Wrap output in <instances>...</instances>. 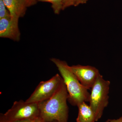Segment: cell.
I'll return each instance as SVG.
<instances>
[{
    "label": "cell",
    "mask_w": 122,
    "mask_h": 122,
    "mask_svg": "<svg viewBox=\"0 0 122 122\" xmlns=\"http://www.w3.org/2000/svg\"><path fill=\"white\" fill-rule=\"evenodd\" d=\"M69 94L64 81L53 96L38 103L39 116L46 122H68Z\"/></svg>",
    "instance_id": "obj_1"
},
{
    "label": "cell",
    "mask_w": 122,
    "mask_h": 122,
    "mask_svg": "<svg viewBox=\"0 0 122 122\" xmlns=\"http://www.w3.org/2000/svg\"><path fill=\"white\" fill-rule=\"evenodd\" d=\"M50 60L57 66L63 79L69 94L68 100L70 103L77 106L84 102H89L90 93L81 84L67 62L54 58Z\"/></svg>",
    "instance_id": "obj_2"
},
{
    "label": "cell",
    "mask_w": 122,
    "mask_h": 122,
    "mask_svg": "<svg viewBox=\"0 0 122 122\" xmlns=\"http://www.w3.org/2000/svg\"><path fill=\"white\" fill-rule=\"evenodd\" d=\"M110 85V81L104 79L100 74L91 88L89 102L95 114L96 122L102 117L104 109L109 104Z\"/></svg>",
    "instance_id": "obj_3"
},
{
    "label": "cell",
    "mask_w": 122,
    "mask_h": 122,
    "mask_svg": "<svg viewBox=\"0 0 122 122\" xmlns=\"http://www.w3.org/2000/svg\"><path fill=\"white\" fill-rule=\"evenodd\" d=\"M39 116L38 103H27L22 100L16 101L10 109L0 118L7 122L24 119H34Z\"/></svg>",
    "instance_id": "obj_4"
},
{
    "label": "cell",
    "mask_w": 122,
    "mask_h": 122,
    "mask_svg": "<svg viewBox=\"0 0 122 122\" xmlns=\"http://www.w3.org/2000/svg\"><path fill=\"white\" fill-rule=\"evenodd\" d=\"M63 82L61 76L58 74L48 81H42L25 102L38 103L50 98L56 93Z\"/></svg>",
    "instance_id": "obj_5"
},
{
    "label": "cell",
    "mask_w": 122,
    "mask_h": 122,
    "mask_svg": "<svg viewBox=\"0 0 122 122\" xmlns=\"http://www.w3.org/2000/svg\"><path fill=\"white\" fill-rule=\"evenodd\" d=\"M81 84L87 90L91 89L100 74L95 67L78 65L70 66Z\"/></svg>",
    "instance_id": "obj_6"
},
{
    "label": "cell",
    "mask_w": 122,
    "mask_h": 122,
    "mask_svg": "<svg viewBox=\"0 0 122 122\" xmlns=\"http://www.w3.org/2000/svg\"><path fill=\"white\" fill-rule=\"evenodd\" d=\"M20 35L18 22H15L11 18L0 19V37L18 41Z\"/></svg>",
    "instance_id": "obj_7"
},
{
    "label": "cell",
    "mask_w": 122,
    "mask_h": 122,
    "mask_svg": "<svg viewBox=\"0 0 122 122\" xmlns=\"http://www.w3.org/2000/svg\"><path fill=\"white\" fill-rule=\"evenodd\" d=\"M8 10L11 19L18 22L19 18L23 17L25 14L27 6L25 0H3Z\"/></svg>",
    "instance_id": "obj_8"
},
{
    "label": "cell",
    "mask_w": 122,
    "mask_h": 122,
    "mask_svg": "<svg viewBox=\"0 0 122 122\" xmlns=\"http://www.w3.org/2000/svg\"><path fill=\"white\" fill-rule=\"evenodd\" d=\"M83 102L78 105V113L77 122H95V114L90 105Z\"/></svg>",
    "instance_id": "obj_9"
},
{
    "label": "cell",
    "mask_w": 122,
    "mask_h": 122,
    "mask_svg": "<svg viewBox=\"0 0 122 122\" xmlns=\"http://www.w3.org/2000/svg\"><path fill=\"white\" fill-rule=\"evenodd\" d=\"M37 1L49 2L52 4V8L54 13L58 14L62 10V0H37Z\"/></svg>",
    "instance_id": "obj_10"
},
{
    "label": "cell",
    "mask_w": 122,
    "mask_h": 122,
    "mask_svg": "<svg viewBox=\"0 0 122 122\" xmlns=\"http://www.w3.org/2000/svg\"><path fill=\"white\" fill-rule=\"evenodd\" d=\"M10 18H11V17L9 11L3 0H0V19Z\"/></svg>",
    "instance_id": "obj_11"
},
{
    "label": "cell",
    "mask_w": 122,
    "mask_h": 122,
    "mask_svg": "<svg viewBox=\"0 0 122 122\" xmlns=\"http://www.w3.org/2000/svg\"><path fill=\"white\" fill-rule=\"evenodd\" d=\"M63 7L62 10L71 6H74L76 0H62Z\"/></svg>",
    "instance_id": "obj_12"
},
{
    "label": "cell",
    "mask_w": 122,
    "mask_h": 122,
    "mask_svg": "<svg viewBox=\"0 0 122 122\" xmlns=\"http://www.w3.org/2000/svg\"><path fill=\"white\" fill-rule=\"evenodd\" d=\"M25 0L26 2L28 7L36 4L37 1V0Z\"/></svg>",
    "instance_id": "obj_13"
},
{
    "label": "cell",
    "mask_w": 122,
    "mask_h": 122,
    "mask_svg": "<svg viewBox=\"0 0 122 122\" xmlns=\"http://www.w3.org/2000/svg\"><path fill=\"white\" fill-rule=\"evenodd\" d=\"M88 0H76L74 6L76 7L80 5L86 4Z\"/></svg>",
    "instance_id": "obj_14"
},
{
    "label": "cell",
    "mask_w": 122,
    "mask_h": 122,
    "mask_svg": "<svg viewBox=\"0 0 122 122\" xmlns=\"http://www.w3.org/2000/svg\"><path fill=\"white\" fill-rule=\"evenodd\" d=\"M33 122H46L40 116L35 118Z\"/></svg>",
    "instance_id": "obj_15"
},
{
    "label": "cell",
    "mask_w": 122,
    "mask_h": 122,
    "mask_svg": "<svg viewBox=\"0 0 122 122\" xmlns=\"http://www.w3.org/2000/svg\"><path fill=\"white\" fill-rule=\"evenodd\" d=\"M24 119L17 121H15L13 122H33L34 120L35 119Z\"/></svg>",
    "instance_id": "obj_16"
},
{
    "label": "cell",
    "mask_w": 122,
    "mask_h": 122,
    "mask_svg": "<svg viewBox=\"0 0 122 122\" xmlns=\"http://www.w3.org/2000/svg\"><path fill=\"white\" fill-rule=\"evenodd\" d=\"M108 122H122V116L117 119H109Z\"/></svg>",
    "instance_id": "obj_17"
},
{
    "label": "cell",
    "mask_w": 122,
    "mask_h": 122,
    "mask_svg": "<svg viewBox=\"0 0 122 122\" xmlns=\"http://www.w3.org/2000/svg\"><path fill=\"white\" fill-rule=\"evenodd\" d=\"M0 122H6V121H5V120H3L1 118H0Z\"/></svg>",
    "instance_id": "obj_18"
},
{
    "label": "cell",
    "mask_w": 122,
    "mask_h": 122,
    "mask_svg": "<svg viewBox=\"0 0 122 122\" xmlns=\"http://www.w3.org/2000/svg\"><path fill=\"white\" fill-rule=\"evenodd\" d=\"M58 122V121H56V120H54V121H53L52 122Z\"/></svg>",
    "instance_id": "obj_19"
},
{
    "label": "cell",
    "mask_w": 122,
    "mask_h": 122,
    "mask_svg": "<svg viewBox=\"0 0 122 122\" xmlns=\"http://www.w3.org/2000/svg\"><path fill=\"white\" fill-rule=\"evenodd\" d=\"M109 119H108V120H107V121H106V122H109Z\"/></svg>",
    "instance_id": "obj_20"
}]
</instances>
